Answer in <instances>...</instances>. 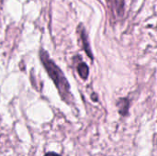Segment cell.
Segmentation results:
<instances>
[{
    "mask_svg": "<svg viewBox=\"0 0 157 156\" xmlns=\"http://www.w3.org/2000/svg\"><path fill=\"white\" fill-rule=\"evenodd\" d=\"M40 57L41 63L44 65L47 73L49 74L50 77L52 79V81L54 82L56 87L58 88V91H59L61 97L65 101L68 100V98L71 97V94H70V86H69L68 81L65 78V76L63 75V72L51 60V58L49 57L48 53L45 51H43V50L40 51Z\"/></svg>",
    "mask_w": 157,
    "mask_h": 156,
    "instance_id": "cell-1",
    "label": "cell"
},
{
    "mask_svg": "<svg viewBox=\"0 0 157 156\" xmlns=\"http://www.w3.org/2000/svg\"><path fill=\"white\" fill-rule=\"evenodd\" d=\"M80 35H81V38H82V40H83V44H84V49L85 51H86V54L90 57V58H93V55L91 53V50L89 48V44L87 42V37H86V31L85 29H83L82 27V29L80 30Z\"/></svg>",
    "mask_w": 157,
    "mask_h": 156,
    "instance_id": "cell-2",
    "label": "cell"
},
{
    "mask_svg": "<svg viewBox=\"0 0 157 156\" xmlns=\"http://www.w3.org/2000/svg\"><path fill=\"white\" fill-rule=\"evenodd\" d=\"M77 71H78L79 75H80L83 79H86V78H87V76H88V73H89V70H88L87 65H86L85 63H79V64H78Z\"/></svg>",
    "mask_w": 157,
    "mask_h": 156,
    "instance_id": "cell-3",
    "label": "cell"
},
{
    "mask_svg": "<svg viewBox=\"0 0 157 156\" xmlns=\"http://www.w3.org/2000/svg\"><path fill=\"white\" fill-rule=\"evenodd\" d=\"M118 107L120 113L123 116H125L128 112V108H129V102L127 99H120L118 102Z\"/></svg>",
    "mask_w": 157,
    "mask_h": 156,
    "instance_id": "cell-4",
    "label": "cell"
},
{
    "mask_svg": "<svg viewBox=\"0 0 157 156\" xmlns=\"http://www.w3.org/2000/svg\"><path fill=\"white\" fill-rule=\"evenodd\" d=\"M44 156H60V155H59V154H54V153H49V154H45Z\"/></svg>",
    "mask_w": 157,
    "mask_h": 156,
    "instance_id": "cell-5",
    "label": "cell"
}]
</instances>
